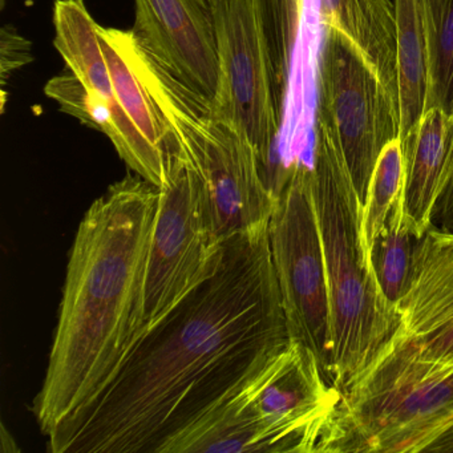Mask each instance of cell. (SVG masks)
Masks as SVG:
<instances>
[{
  "instance_id": "6da1fadb",
  "label": "cell",
  "mask_w": 453,
  "mask_h": 453,
  "mask_svg": "<svg viewBox=\"0 0 453 453\" xmlns=\"http://www.w3.org/2000/svg\"><path fill=\"white\" fill-rule=\"evenodd\" d=\"M267 229L225 241L214 272L140 334L92 404L47 434L52 453H163L288 341Z\"/></svg>"
},
{
  "instance_id": "7a4b0ae2",
  "label": "cell",
  "mask_w": 453,
  "mask_h": 453,
  "mask_svg": "<svg viewBox=\"0 0 453 453\" xmlns=\"http://www.w3.org/2000/svg\"><path fill=\"white\" fill-rule=\"evenodd\" d=\"M157 203L156 185L127 174L79 225L46 376L34 402L44 434L95 402L142 333Z\"/></svg>"
},
{
  "instance_id": "3957f363",
  "label": "cell",
  "mask_w": 453,
  "mask_h": 453,
  "mask_svg": "<svg viewBox=\"0 0 453 453\" xmlns=\"http://www.w3.org/2000/svg\"><path fill=\"white\" fill-rule=\"evenodd\" d=\"M341 402L315 355L288 338L163 453L328 452Z\"/></svg>"
},
{
  "instance_id": "277c9868",
  "label": "cell",
  "mask_w": 453,
  "mask_h": 453,
  "mask_svg": "<svg viewBox=\"0 0 453 453\" xmlns=\"http://www.w3.org/2000/svg\"><path fill=\"white\" fill-rule=\"evenodd\" d=\"M312 197L319 225L330 302L328 379L342 395L386 349L399 310L379 286L363 242V203L333 129L317 119Z\"/></svg>"
},
{
  "instance_id": "5b68a950",
  "label": "cell",
  "mask_w": 453,
  "mask_h": 453,
  "mask_svg": "<svg viewBox=\"0 0 453 453\" xmlns=\"http://www.w3.org/2000/svg\"><path fill=\"white\" fill-rule=\"evenodd\" d=\"M155 104L179 152L203 180L221 242L269 227L277 198L265 182L253 145L219 119L211 100L182 83L134 31L99 26Z\"/></svg>"
},
{
  "instance_id": "8992f818",
  "label": "cell",
  "mask_w": 453,
  "mask_h": 453,
  "mask_svg": "<svg viewBox=\"0 0 453 453\" xmlns=\"http://www.w3.org/2000/svg\"><path fill=\"white\" fill-rule=\"evenodd\" d=\"M275 196L267 232L288 338L315 355L328 379L330 302L311 163L301 157L290 161L278 180Z\"/></svg>"
},
{
  "instance_id": "52a82bcc",
  "label": "cell",
  "mask_w": 453,
  "mask_h": 453,
  "mask_svg": "<svg viewBox=\"0 0 453 453\" xmlns=\"http://www.w3.org/2000/svg\"><path fill=\"white\" fill-rule=\"evenodd\" d=\"M99 26L83 0H57L55 49L67 73L47 83L44 94L60 110L108 137L134 173L160 187L168 155L153 147L116 102Z\"/></svg>"
},
{
  "instance_id": "ba28073f",
  "label": "cell",
  "mask_w": 453,
  "mask_h": 453,
  "mask_svg": "<svg viewBox=\"0 0 453 453\" xmlns=\"http://www.w3.org/2000/svg\"><path fill=\"white\" fill-rule=\"evenodd\" d=\"M222 245L203 180L169 150L148 250L142 333L214 272Z\"/></svg>"
},
{
  "instance_id": "9c48e42d",
  "label": "cell",
  "mask_w": 453,
  "mask_h": 453,
  "mask_svg": "<svg viewBox=\"0 0 453 453\" xmlns=\"http://www.w3.org/2000/svg\"><path fill=\"white\" fill-rule=\"evenodd\" d=\"M216 27L219 84L214 112L256 150L269 187L278 164L282 107L256 0H209Z\"/></svg>"
},
{
  "instance_id": "30bf717a",
  "label": "cell",
  "mask_w": 453,
  "mask_h": 453,
  "mask_svg": "<svg viewBox=\"0 0 453 453\" xmlns=\"http://www.w3.org/2000/svg\"><path fill=\"white\" fill-rule=\"evenodd\" d=\"M317 119L338 139L362 203L383 148L400 136L399 103L357 54L326 31L318 62Z\"/></svg>"
},
{
  "instance_id": "8fae6325",
  "label": "cell",
  "mask_w": 453,
  "mask_h": 453,
  "mask_svg": "<svg viewBox=\"0 0 453 453\" xmlns=\"http://www.w3.org/2000/svg\"><path fill=\"white\" fill-rule=\"evenodd\" d=\"M400 325L372 367L420 378L453 370V233L431 226L418 240Z\"/></svg>"
},
{
  "instance_id": "7c38bea8",
  "label": "cell",
  "mask_w": 453,
  "mask_h": 453,
  "mask_svg": "<svg viewBox=\"0 0 453 453\" xmlns=\"http://www.w3.org/2000/svg\"><path fill=\"white\" fill-rule=\"evenodd\" d=\"M134 7L137 39L182 83L213 99L219 55L209 0H134Z\"/></svg>"
},
{
  "instance_id": "4fadbf2b",
  "label": "cell",
  "mask_w": 453,
  "mask_h": 453,
  "mask_svg": "<svg viewBox=\"0 0 453 453\" xmlns=\"http://www.w3.org/2000/svg\"><path fill=\"white\" fill-rule=\"evenodd\" d=\"M400 140L405 166V221L423 237L431 227L449 166L453 115L437 107L428 108Z\"/></svg>"
},
{
  "instance_id": "5bb4252c",
  "label": "cell",
  "mask_w": 453,
  "mask_h": 453,
  "mask_svg": "<svg viewBox=\"0 0 453 453\" xmlns=\"http://www.w3.org/2000/svg\"><path fill=\"white\" fill-rule=\"evenodd\" d=\"M320 22L399 103L396 10L391 0H320Z\"/></svg>"
},
{
  "instance_id": "9a60e30c",
  "label": "cell",
  "mask_w": 453,
  "mask_h": 453,
  "mask_svg": "<svg viewBox=\"0 0 453 453\" xmlns=\"http://www.w3.org/2000/svg\"><path fill=\"white\" fill-rule=\"evenodd\" d=\"M402 139L423 115L428 96V47L420 0H395Z\"/></svg>"
},
{
  "instance_id": "2e32d148",
  "label": "cell",
  "mask_w": 453,
  "mask_h": 453,
  "mask_svg": "<svg viewBox=\"0 0 453 453\" xmlns=\"http://www.w3.org/2000/svg\"><path fill=\"white\" fill-rule=\"evenodd\" d=\"M428 47L426 110L453 115V0H420Z\"/></svg>"
},
{
  "instance_id": "e0dca14e",
  "label": "cell",
  "mask_w": 453,
  "mask_h": 453,
  "mask_svg": "<svg viewBox=\"0 0 453 453\" xmlns=\"http://www.w3.org/2000/svg\"><path fill=\"white\" fill-rule=\"evenodd\" d=\"M420 238L405 221L402 203L392 211L371 250V264L379 286L387 301L396 309L407 288L413 254Z\"/></svg>"
},
{
  "instance_id": "ac0fdd59",
  "label": "cell",
  "mask_w": 453,
  "mask_h": 453,
  "mask_svg": "<svg viewBox=\"0 0 453 453\" xmlns=\"http://www.w3.org/2000/svg\"><path fill=\"white\" fill-rule=\"evenodd\" d=\"M405 166L402 140L389 142L379 155L363 203V242L371 258L376 238L399 203H404Z\"/></svg>"
},
{
  "instance_id": "d6986e66",
  "label": "cell",
  "mask_w": 453,
  "mask_h": 453,
  "mask_svg": "<svg viewBox=\"0 0 453 453\" xmlns=\"http://www.w3.org/2000/svg\"><path fill=\"white\" fill-rule=\"evenodd\" d=\"M274 71L278 102L283 110L291 60L303 19L304 0H256Z\"/></svg>"
},
{
  "instance_id": "ffe728a7",
  "label": "cell",
  "mask_w": 453,
  "mask_h": 453,
  "mask_svg": "<svg viewBox=\"0 0 453 453\" xmlns=\"http://www.w3.org/2000/svg\"><path fill=\"white\" fill-rule=\"evenodd\" d=\"M0 54H2L0 65H2V81H4V88L9 75L33 60L31 43L19 35L14 27L9 25L4 26L2 28V39H0Z\"/></svg>"
},
{
  "instance_id": "44dd1931",
  "label": "cell",
  "mask_w": 453,
  "mask_h": 453,
  "mask_svg": "<svg viewBox=\"0 0 453 453\" xmlns=\"http://www.w3.org/2000/svg\"><path fill=\"white\" fill-rule=\"evenodd\" d=\"M431 226L442 232L453 233V148L444 188L434 208Z\"/></svg>"
},
{
  "instance_id": "7402d4cb",
  "label": "cell",
  "mask_w": 453,
  "mask_h": 453,
  "mask_svg": "<svg viewBox=\"0 0 453 453\" xmlns=\"http://www.w3.org/2000/svg\"><path fill=\"white\" fill-rule=\"evenodd\" d=\"M426 452L453 453V426L436 437Z\"/></svg>"
},
{
  "instance_id": "603a6c76",
  "label": "cell",
  "mask_w": 453,
  "mask_h": 453,
  "mask_svg": "<svg viewBox=\"0 0 453 453\" xmlns=\"http://www.w3.org/2000/svg\"><path fill=\"white\" fill-rule=\"evenodd\" d=\"M449 423L447 424V429L449 428L450 426H453V413L450 415Z\"/></svg>"
},
{
  "instance_id": "cb8c5ba5",
  "label": "cell",
  "mask_w": 453,
  "mask_h": 453,
  "mask_svg": "<svg viewBox=\"0 0 453 453\" xmlns=\"http://www.w3.org/2000/svg\"><path fill=\"white\" fill-rule=\"evenodd\" d=\"M4 4H6V0H0V9H4Z\"/></svg>"
}]
</instances>
